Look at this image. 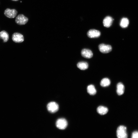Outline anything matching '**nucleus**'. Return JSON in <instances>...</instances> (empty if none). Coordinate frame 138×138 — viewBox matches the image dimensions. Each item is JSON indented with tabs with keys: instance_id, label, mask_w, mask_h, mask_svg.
Segmentation results:
<instances>
[{
	"instance_id": "obj_14",
	"label": "nucleus",
	"mask_w": 138,
	"mask_h": 138,
	"mask_svg": "<svg viewBox=\"0 0 138 138\" xmlns=\"http://www.w3.org/2000/svg\"><path fill=\"white\" fill-rule=\"evenodd\" d=\"M88 63L85 62H80L78 63L77 64V67L81 70H84L88 67Z\"/></svg>"
},
{
	"instance_id": "obj_1",
	"label": "nucleus",
	"mask_w": 138,
	"mask_h": 138,
	"mask_svg": "<svg viewBox=\"0 0 138 138\" xmlns=\"http://www.w3.org/2000/svg\"><path fill=\"white\" fill-rule=\"evenodd\" d=\"M116 133L118 138H128L126 128L124 125L119 126L117 129Z\"/></svg>"
},
{
	"instance_id": "obj_15",
	"label": "nucleus",
	"mask_w": 138,
	"mask_h": 138,
	"mask_svg": "<svg viewBox=\"0 0 138 138\" xmlns=\"http://www.w3.org/2000/svg\"><path fill=\"white\" fill-rule=\"evenodd\" d=\"M0 38L2 39L4 42H7L9 39L8 33L4 30L1 31L0 32Z\"/></svg>"
},
{
	"instance_id": "obj_3",
	"label": "nucleus",
	"mask_w": 138,
	"mask_h": 138,
	"mask_svg": "<svg viewBox=\"0 0 138 138\" xmlns=\"http://www.w3.org/2000/svg\"><path fill=\"white\" fill-rule=\"evenodd\" d=\"M28 20V18L23 14H20L16 17L15 21L16 24L19 25H24L27 23Z\"/></svg>"
},
{
	"instance_id": "obj_9",
	"label": "nucleus",
	"mask_w": 138,
	"mask_h": 138,
	"mask_svg": "<svg viewBox=\"0 0 138 138\" xmlns=\"http://www.w3.org/2000/svg\"><path fill=\"white\" fill-rule=\"evenodd\" d=\"M81 54L83 57L87 59L91 58L93 55L92 51L90 50L87 49H83L81 52Z\"/></svg>"
},
{
	"instance_id": "obj_7",
	"label": "nucleus",
	"mask_w": 138,
	"mask_h": 138,
	"mask_svg": "<svg viewBox=\"0 0 138 138\" xmlns=\"http://www.w3.org/2000/svg\"><path fill=\"white\" fill-rule=\"evenodd\" d=\"M13 40L15 42L20 43L24 41L23 36L21 34L18 32L14 33L12 36Z\"/></svg>"
},
{
	"instance_id": "obj_4",
	"label": "nucleus",
	"mask_w": 138,
	"mask_h": 138,
	"mask_svg": "<svg viewBox=\"0 0 138 138\" xmlns=\"http://www.w3.org/2000/svg\"><path fill=\"white\" fill-rule=\"evenodd\" d=\"M47 109L50 112L54 113L58 110L59 106L58 104L54 102H51L49 103L47 105Z\"/></svg>"
},
{
	"instance_id": "obj_19",
	"label": "nucleus",
	"mask_w": 138,
	"mask_h": 138,
	"mask_svg": "<svg viewBox=\"0 0 138 138\" xmlns=\"http://www.w3.org/2000/svg\"><path fill=\"white\" fill-rule=\"evenodd\" d=\"M13 1H17L19 0H12Z\"/></svg>"
},
{
	"instance_id": "obj_13",
	"label": "nucleus",
	"mask_w": 138,
	"mask_h": 138,
	"mask_svg": "<svg viewBox=\"0 0 138 138\" xmlns=\"http://www.w3.org/2000/svg\"><path fill=\"white\" fill-rule=\"evenodd\" d=\"M88 93L90 95H93L96 94V90L94 86L93 85H88L87 88Z\"/></svg>"
},
{
	"instance_id": "obj_6",
	"label": "nucleus",
	"mask_w": 138,
	"mask_h": 138,
	"mask_svg": "<svg viewBox=\"0 0 138 138\" xmlns=\"http://www.w3.org/2000/svg\"><path fill=\"white\" fill-rule=\"evenodd\" d=\"M4 14L8 18H13L16 16L17 12L15 9H10L7 8L5 10Z\"/></svg>"
},
{
	"instance_id": "obj_10",
	"label": "nucleus",
	"mask_w": 138,
	"mask_h": 138,
	"mask_svg": "<svg viewBox=\"0 0 138 138\" xmlns=\"http://www.w3.org/2000/svg\"><path fill=\"white\" fill-rule=\"evenodd\" d=\"M113 19L110 16H107L106 17L103 21V24L104 26L106 27H109L112 24Z\"/></svg>"
},
{
	"instance_id": "obj_2",
	"label": "nucleus",
	"mask_w": 138,
	"mask_h": 138,
	"mask_svg": "<svg viewBox=\"0 0 138 138\" xmlns=\"http://www.w3.org/2000/svg\"><path fill=\"white\" fill-rule=\"evenodd\" d=\"M55 125L58 128L63 130L65 129L67 127L68 123L67 120L65 119L60 118L56 120Z\"/></svg>"
},
{
	"instance_id": "obj_5",
	"label": "nucleus",
	"mask_w": 138,
	"mask_h": 138,
	"mask_svg": "<svg viewBox=\"0 0 138 138\" xmlns=\"http://www.w3.org/2000/svg\"><path fill=\"white\" fill-rule=\"evenodd\" d=\"M98 48L100 51L103 53H108L112 50V47L110 45L103 43L100 44L98 46Z\"/></svg>"
},
{
	"instance_id": "obj_17",
	"label": "nucleus",
	"mask_w": 138,
	"mask_h": 138,
	"mask_svg": "<svg viewBox=\"0 0 138 138\" xmlns=\"http://www.w3.org/2000/svg\"><path fill=\"white\" fill-rule=\"evenodd\" d=\"M110 81L108 78H105L102 79L101 81V85L103 87H106L109 86L110 84Z\"/></svg>"
},
{
	"instance_id": "obj_16",
	"label": "nucleus",
	"mask_w": 138,
	"mask_h": 138,
	"mask_svg": "<svg viewBox=\"0 0 138 138\" xmlns=\"http://www.w3.org/2000/svg\"><path fill=\"white\" fill-rule=\"evenodd\" d=\"M129 23V20L126 18H123L121 20L120 25L122 28L126 27L128 25Z\"/></svg>"
},
{
	"instance_id": "obj_12",
	"label": "nucleus",
	"mask_w": 138,
	"mask_h": 138,
	"mask_svg": "<svg viewBox=\"0 0 138 138\" xmlns=\"http://www.w3.org/2000/svg\"><path fill=\"white\" fill-rule=\"evenodd\" d=\"M97 111L99 114L101 115L106 114L108 111V109L106 107L99 106L97 108Z\"/></svg>"
},
{
	"instance_id": "obj_8",
	"label": "nucleus",
	"mask_w": 138,
	"mask_h": 138,
	"mask_svg": "<svg viewBox=\"0 0 138 138\" xmlns=\"http://www.w3.org/2000/svg\"><path fill=\"white\" fill-rule=\"evenodd\" d=\"M100 32L98 30L95 29H91L87 32L88 37L90 38H97L100 35Z\"/></svg>"
},
{
	"instance_id": "obj_11",
	"label": "nucleus",
	"mask_w": 138,
	"mask_h": 138,
	"mask_svg": "<svg viewBox=\"0 0 138 138\" xmlns=\"http://www.w3.org/2000/svg\"><path fill=\"white\" fill-rule=\"evenodd\" d=\"M117 92L119 95L123 94L124 92L125 88L124 85L121 82L118 83L117 86Z\"/></svg>"
},
{
	"instance_id": "obj_18",
	"label": "nucleus",
	"mask_w": 138,
	"mask_h": 138,
	"mask_svg": "<svg viewBox=\"0 0 138 138\" xmlns=\"http://www.w3.org/2000/svg\"><path fill=\"white\" fill-rule=\"evenodd\" d=\"M131 138H138V131H133L132 133Z\"/></svg>"
}]
</instances>
